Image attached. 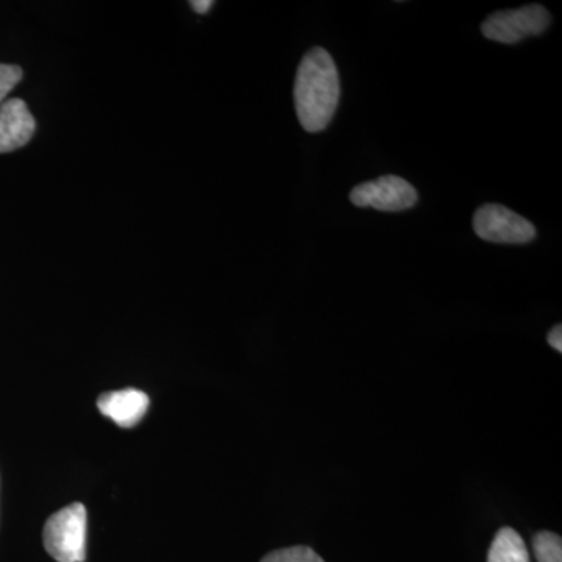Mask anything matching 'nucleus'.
Masks as SVG:
<instances>
[{"instance_id": "f257e3e1", "label": "nucleus", "mask_w": 562, "mask_h": 562, "mask_svg": "<svg viewBox=\"0 0 562 562\" xmlns=\"http://www.w3.org/2000/svg\"><path fill=\"white\" fill-rule=\"evenodd\" d=\"M341 81L331 55L314 47L302 58L294 85L295 111L306 132L325 131L338 109Z\"/></svg>"}, {"instance_id": "f03ea898", "label": "nucleus", "mask_w": 562, "mask_h": 562, "mask_svg": "<svg viewBox=\"0 0 562 562\" xmlns=\"http://www.w3.org/2000/svg\"><path fill=\"white\" fill-rule=\"evenodd\" d=\"M88 514L81 503H72L49 517L43 541L47 553L58 562H83L87 558Z\"/></svg>"}, {"instance_id": "7ed1b4c3", "label": "nucleus", "mask_w": 562, "mask_h": 562, "mask_svg": "<svg viewBox=\"0 0 562 562\" xmlns=\"http://www.w3.org/2000/svg\"><path fill=\"white\" fill-rule=\"evenodd\" d=\"M552 16L539 3L503 10L487 16L482 24V33L487 40L503 44H516L528 36L542 35L549 29Z\"/></svg>"}, {"instance_id": "20e7f679", "label": "nucleus", "mask_w": 562, "mask_h": 562, "mask_svg": "<svg viewBox=\"0 0 562 562\" xmlns=\"http://www.w3.org/2000/svg\"><path fill=\"white\" fill-rule=\"evenodd\" d=\"M473 231L484 241L497 244H525L536 236L530 221L497 203H486L476 210Z\"/></svg>"}, {"instance_id": "39448f33", "label": "nucleus", "mask_w": 562, "mask_h": 562, "mask_svg": "<svg viewBox=\"0 0 562 562\" xmlns=\"http://www.w3.org/2000/svg\"><path fill=\"white\" fill-rule=\"evenodd\" d=\"M350 201L360 209L371 206L380 211H405L416 205L419 194L402 177L384 176L355 187L350 192Z\"/></svg>"}, {"instance_id": "423d86ee", "label": "nucleus", "mask_w": 562, "mask_h": 562, "mask_svg": "<svg viewBox=\"0 0 562 562\" xmlns=\"http://www.w3.org/2000/svg\"><path fill=\"white\" fill-rule=\"evenodd\" d=\"M36 131L35 117L27 103L10 99L0 105V154L24 147Z\"/></svg>"}, {"instance_id": "0eeeda50", "label": "nucleus", "mask_w": 562, "mask_h": 562, "mask_svg": "<svg viewBox=\"0 0 562 562\" xmlns=\"http://www.w3.org/2000/svg\"><path fill=\"white\" fill-rule=\"evenodd\" d=\"M149 405L150 401L146 392L138 390L106 392L98 401L99 412L122 428L138 425L149 409Z\"/></svg>"}, {"instance_id": "6e6552de", "label": "nucleus", "mask_w": 562, "mask_h": 562, "mask_svg": "<svg viewBox=\"0 0 562 562\" xmlns=\"http://www.w3.org/2000/svg\"><path fill=\"white\" fill-rule=\"evenodd\" d=\"M487 562H530V553L519 532L505 527L492 541Z\"/></svg>"}, {"instance_id": "1a4fd4ad", "label": "nucleus", "mask_w": 562, "mask_h": 562, "mask_svg": "<svg viewBox=\"0 0 562 562\" xmlns=\"http://www.w3.org/2000/svg\"><path fill=\"white\" fill-rule=\"evenodd\" d=\"M536 560L538 562H562L561 536L552 531H541L535 536Z\"/></svg>"}, {"instance_id": "9d476101", "label": "nucleus", "mask_w": 562, "mask_h": 562, "mask_svg": "<svg viewBox=\"0 0 562 562\" xmlns=\"http://www.w3.org/2000/svg\"><path fill=\"white\" fill-rule=\"evenodd\" d=\"M261 562H325L313 549L305 546L290 547L266 554Z\"/></svg>"}, {"instance_id": "9b49d317", "label": "nucleus", "mask_w": 562, "mask_h": 562, "mask_svg": "<svg viewBox=\"0 0 562 562\" xmlns=\"http://www.w3.org/2000/svg\"><path fill=\"white\" fill-rule=\"evenodd\" d=\"M22 79L20 66L0 65V105Z\"/></svg>"}, {"instance_id": "f8f14e48", "label": "nucleus", "mask_w": 562, "mask_h": 562, "mask_svg": "<svg viewBox=\"0 0 562 562\" xmlns=\"http://www.w3.org/2000/svg\"><path fill=\"white\" fill-rule=\"evenodd\" d=\"M547 341H549L550 346H552L554 350L562 351L561 325H557V327L552 328V331H550L549 336H547Z\"/></svg>"}, {"instance_id": "ddd939ff", "label": "nucleus", "mask_w": 562, "mask_h": 562, "mask_svg": "<svg viewBox=\"0 0 562 562\" xmlns=\"http://www.w3.org/2000/svg\"><path fill=\"white\" fill-rule=\"evenodd\" d=\"M213 5L214 2H211V0H192L191 2L192 10H194L195 13L199 14L209 13L211 7Z\"/></svg>"}]
</instances>
